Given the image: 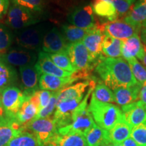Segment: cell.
I'll return each instance as SVG.
<instances>
[{"instance_id":"1","label":"cell","mask_w":146,"mask_h":146,"mask_svg":"<svg viewBox=\"0 0 146 146\" xmlns=\"http://www.w3.org/2000/svg\"><path fill=\"white\" fill-rule=\"evenodd\" d=\"M96 72L103 83L113 91L118 87H131L138 83L129 63L123 58H106L102 55L96 67Z\"/></svg>"},{"instance_id":"2","label":"cell","mask_w":146,"mask_h":146,"mask_svg":"<svg viewBox=\"0 0 146 146\" xmlns=\"http://www.w3.org/2000/svg\"><path fill=\"white\" fill-rule=\"evenodd\" d=\"M88 110L96 125L108 131L125 120L121 108L112 103H103L91 99Z\"/></svg>"},{"instance_id":"3","label":"cell","mask_w":146,"mask_h":146,"mask_svg":"<svg viewBox=\"0 0 146 146\" xmlns=\"http://www.w3.org/2000/svg\"><path fill=\"white\" fill-rule=\"evenodd\" d=\"M43 25H32L27 28L15 31V39L17 44L21 48L41 52L43 39L45 33Z\"/></svg>"},{"instance_id":"4","label":"cell","mask_w":146,"mask_h":146,"mask_svg":"<svg viewBox=\"0 0 146 146\" xmlns=\"http://www.w3.org/2000/svg\"><path fill=\"white\" fill-rule=\"evenodd\" d=\"M39 22L36 14L28 9L12 4L9 8L5 23L15 31L21 30L35 25Z\"/></svg>"},{"instance_id":"5","label":"cell","mask_w":146,"mask_h":146,"mask_svg":"<svg viewBox=\"0 0 146 146\" xmlns=\"http://www.w3.org/2000/svg\"><path fill=\"white\" fill-rule=\"evenodd\" d=\"M66 53L76 71L91 73L96 65L91 61L90 55L86 47L81 42L68 43Z\"/></svg>"},{"instance_id":"6","label":"cell","mask_w":146,"mask_h":146,"mask_svg":"<svg viewBox=\"0 0 146 146\" xmlns=\"http://www.w3.org/2000/svg\"><path fill=\"white\" fill-rule=\"evenodd\" d=\"M23 131L34 133L43 145L58 133V127L54 118H36L21 127Z\"/></svg>"},{"instance_id":"7","label":"cell","mask_w":146,"mask_h":146,"mask_svg":"<svg viewBox=\"0 0 146 146\" xmlns=\"http://www.w3.org/2000/svg\"><path fill=\"white\" fill-rule=\"evenodd\" d=\"M105 22L97 21L95 27L91 29L90 33L84 37L82 43L86 47L90 55L91 61L96 66L102 57V42L104 37Z\"/></svg>"},{"instance_id":"8","label":"cell","mask_w":146,"mask_h":146,"mask_svg":"<svg viewBox=\"0 0 146 146\" xmlns=\"http://www.w3.org/2000/svg\"><path fill=\"white\" fill-rule=\"evenodd\" d=\"M27 99L21 89L17 87L12 86L1 91L0 101L9 116L16 120V114Z\"/></svg>"},{"instance_id":"9","label":"cell","mask_w":146,"mask_h":146,"mask_svg":"<svg viewBox=\"0 0 146 146\" xmlns=\"http://www.w3.org/2000/svg\"><path fill=\"white\" fill-rule=\"evenodd\" d=\"M0 57L12 66L23 67L35 64L37 61L38 54L33 50L18 48L0 54Z\"/></svg>"},{"instance_id":"10","label":"cell","mask_w":146,"mask_h":146,"mask_svg":"<svg viewBox=\"0 0 146 146\" xmlns=\"http://www.w3.org/2000/svg\"><path fill=\"white\" fill-rule=\"evenodd\" d=\"M68 21L72 25L85 29L94 28L97 23L91 5L74 8L68 14Z\"/></svg>"},{"instance_id":"11","label":"cell","mask_w":146,"mask_h":146,"mask_svg":"<svg viewBox=\"0 0 146 146\" xmlns=\"http://www.w3.org/2000/svg\"><path fill=\"white\" fill-rule=\"evenodd\" d=\"M141 27H135L126 23L124 20L113 22H105L104 34L121 41L129 39L135 34H139Z\"/></svg>"},{"instance_id":"12","label":"cell","mask_w":146,"mask_h":146,"mask_svg":"<svg viewBox=\"0 0 146 146\" xmlns=\"http://www.w3.org/2000/svg\"><path fill=\"white\" fill-rule=\"evenodd\" d=\"M84 98L68 100L60 102L56 105L54 119L58 129L66 127L72 122V114Z\"/></svg>"},{"instance_id":"13","label":"cell","mask_w":146,"mask_h":146,"mask_svg":"<svg viewBox=\"0 0 146 146\" xmlns=\"http://www.w3.org/2000/svg\"><path fill=\"white\" fill-rule=\"evenodd\" d=\"M19 72L23 92L29 99L39 89V81L41 74L35 65L20 67Z\"/></svg>"},{"instance_id":"14","label":"cell","mask_w":146,"mask_h":146,"mask_svg":"<svg viewBox=\"0 0 146 146\" xmlns=\"http://www.w3.org/2000/svg\"><path fill=\"white\" fill-rule=\"evenodd\" d=\"M68 43L62 33L54 27L45 33L43 39L41 51L47 54L65 52Z\"/></svg>"},{"instance_id":"15","label":"cell","mask_w":146,"mask_h":146,"mask_svg":"<svg viewBox=\"0 0 146 146\" xmlns=\"http://www.w3.org/2000/svg\"><path fill=\"white\" fill-rule=\"evenodd\" d=\"M125 122L132 128L146 121V105L138 100L121 107Z\"/></svg>"},{"instance_id":"16","label":"cell","mask_w":146,"mask_h":146,"mask_svg":"<svg viewBox=\"0 0 146 146\" xmlns=\"http://www.w3.org/2000/svg\"><path fill=\"white\" fill-rule=\"evenodd\" d=\"M35 66L41 74H47L60 78H66L69 77L72 74L58 67L51 60L49 54L42 51L38 53L37 61Z\"/></svg>"},{"instance_id":"17","label":"cell","mask_w":146,"mask_h":146,"mask_svg":"<svg viewBox=\"0 0 146 146\" xmlns=\"http://www.w3.org/2000/svg\"><path fill=\"white\" fill-rule=\"evenodd\" d=\"M78 81L71 75L69 77L60 78L50 74H42L39 81V88L41 90L50 91L52 92L59 91Z\"/></svg>"},{"instance_id":"18","label":"cell","mask_w":146,"mask_h":146,"mask_svg":"<svg viewBox=\"0 0 146 146\" xmlns=\"http://www.w3.org/2000/svg\"><path fill=\"white\" fill-rule=\"evenodd\" d=\"M45 145L52 146H88L83 134L70 132L66 134L56 133Z\"/></svg>"},{"instance_id":"19","label":"cell","mask_w":146,"mask_h":146,"mask_svg":"<svg viewBox=\"0 0 146 146\" xmlns=\"http://www.w3.org/2000/svg\"><path fill=\"white\" fill-rule=\"evenodd\" d=\"M122 56L127 61L134 58H137L141 61L144 56V46L139 34L134 35L129 39L123 41Z\"/></svg>"},{"instance_id":"20","label":"cell","mask_w":146,"mask_h":146,"mask_svg":"<svg viewBox=\"0 0 146 146\" xmlns=\"http://www.w3.org/2000/svg\"><path fill=\"white\" fill-rule=\"evenodd\" d=\"M141 86V84L138 83L131 87H120L114 89V102L122 107L138 101Z\"/></svg>"},{"instance_id":"21","label":"cell","mask_w":146,"mask_h":146,"mask_svg":"<svg viewBox=\"0 0 146 146\" xmlns=\"http://www.w3.org/2000/svg\"><path fill=\"white\" fill-rule=\"evenodd\" d=\"M90 80L83 82H79L74 85H70L58 91L57 104L66 100L76 99L79 98H84L86 89L89 86Z\"/></svg>"},{"instance_id":"22","label":"cell","mask_w":146,"mask_h":146,"mask_svg":"<svg viewBox=\"0 0 146 146\" xmlns=\"http://www.w3.org/2000/svg\"><path fill=\"white\" fill-rule=\"evenodd\" d=\"M123 20L133 26L141 27L146 21V0H137Z\"/></svg>"},{"instance_id":"23","label":"cell","mask_w":146,"mask_h":146,"mask_svg":"<svg viewBox=\"0 0 146 146\" xmlns=\"http://www.w3.org/2000/svg\"><path fill=\"white\" fill-rule=\"evenodd\" d=\"M18 81L17 71L0 57V93L7 87L14 86Z\"/></svg>"},{"instance_id":"24","label":"cell","mask_w":146,"mask_h":146,"mask_svg":"<svg viewBox=\"0 0 146 146\" xmlns=\"http://www.w3.org/2000/svg\"><path fill=\"white\" fill-rule=\"evenodd\" d=\"M88 146H100L111 141L108 131L96 124L85 135Z\"/></svg>"},{"instance_id":"25","label":"cell","mask_w":146,"mask_h":146,"mask_svg":"<svg viewBox=\"0 0 146 146\" xmlns=\"http://www.w3.org/2000/svg\"><path fill=\"white\" fill-rule=\"evenodd\" d=\"M123 41L106 35L102 42V54L106 58H118L122 56Z\"/></svg>"},{"instance_id":"26","label":"cell","mask_w":146,"mask_h":146,"mask_svg":"<svg viewBox=\"0 0 146 146\" xmlns=\"http://www.w3.org/2000/svg\"><path fill=\"white\" fill-rule=\"evenodd\" d=\"M39 111L36 106L29 101V99H27L16 115V123L21 127L25 125L35 118Z\"/></svg>"},{"instance_id":"27","label":"cell","mask_w":146,"mask_h":146,"mask_svg":"<svg viewBox=\"0 0 146 146\" xmlns=\"http://www.w3.org/2000/svg\"><path fill=\"white\" fill-rule=\"evenodd\" d=\"M92 8L96 15L106 18L107 22H113L118 20L117 12L112 2L98 1L92 3Z\"/></svg>"},{"instance_id":"28","label":"cell","mask_w":146,"mask_h":146,"mask_svg":"<svg viewBox=\"0 0 146 146\" xmlns=\"http://www.w3.org/2000/svg\"><path fill=\"white\" fill-rule=\"evenodd\" d=\"M91 30V29H81L72 25H65L62 27V33L68 43L81 42L84 37L90 33Z\"/></svg>"},{"instance_id":"29","label":"cell","mask_w":146,"mask_h":146,"mask_svg":"<svg viewBox=\"0 0 146 146\" xmlns=\"http://www.w3.org/2000/svg\"><path fill=\"white\" fill-rule=\"evenodd\" d=\"M132 128L125 120L120 122L108 131L111 141L114 144L122 143L127 138L130 137Z\"/></svg>"},{"instance_id":"30","label":"cell","mask_w":146,"mask_h":146,"mask_svg":"<svg viewBox=\"0 0 146 146\" xmlns=\"http://www.w3.org/2000/svg\"><path fill=\"white\" fill-rule=\"evenodd\" d=\"M8 146H44L34 133L29 131H23L12 139Z\"/></svg>"},{"instance_id":"31","label":"cell","mask_w":146,"mask_h":146,"mask_svg":"<svg viewBox=\"0 0 146 146\" xmlns=\"http://www.w3.org/2000/svg\"><path fill=\"white\" fill-rule=\"evenodd\" d=\"M91 99L103 103H112L114 102V93L103 82L99 81L92 91Z\"/></svg>"},{"instance_id":"32","label":"cell","mask_w":146,"mask_h":146,"mask_svg":"<svg viewBox=\"0 0 146 146\" xmlns=\"http://www.w3.org/2000/svg\"><path fill=\"white\" fill-rule=\"evenodd\" d=\"M23 131L17 123L0 126V146H8L11 140Z\"/></svg>"},{"instance_id":"33","label":"cell","mask_w":146,"mask_h":146,"mask_svg":"<svg viewBox=\"0 0 146 146\" xmlns=\"http://www.w3.org/2000/svg\"><path fill=\"white\" fill-rule=\"evenodd\" d=\"M49 56L55 64L62 70L67 72L74 73L76 69L74 68L69 58L66 51L65 52L56 53V54H49Z\"/></svg>"},{"instance_id":"34","label":"cell","mask_w":146,"mask_h":146,"mask_svg":"<svg viewBox=\"0 0 146 146\" xmlns=\"http://www.w3.org/2000/svg\"><path fill=\"white\" fill-rule=\"evenodd\" d=\"M14 36L7 26L0 25V53L7 52L13 43Z\"/></svg>"},{"instance_id":"35","label":"cell","mask_w":146,"mask_h":146,"mask_svg":"<svg viewBox=\"0 0 146 146\" xmlns=\"http://www.w3.org/2000/svg\"><path fill=\"white\" fill-rule=\"evenodd\" d=\"M129 63L131 72L135 80L139 83L143 84L146 81V68L143 66L136 58H131L127 60Z\"/></svg>"},{"instance_id":"36","label":"cell","mask_w":146,"mask_h":146,"mask_svg":"<svg viewBox=\"0 0 146 146\" xmlns=\"http://www.w3.org/2000/svg\"><path fill=\"white\" fill-rule=\"evenodd\" d=\"M13 4L27 8L33 13L41 12L44 8L46 0H12Z\"/></svg>"},{"instance_id":"37","label":"cell","mask_w":146,"mask_h":146,"mask_svg":"<svg viewBox=\"0 0 146 146\" xmlns=\"http://www.w3.org/2000/svg\"><path fill=\"white\" fill-rule=\"evenodd\" d=\"M58 94V91L53 92L52 96L51 97V99L50 100V102L48 103V104L45 108L40 110L34 119H36V118H50V116L54 114L55 110H56V105H57Z\"/></svg>"},{"instance_id":"38","label":"cell","mask_w":146,"mask_h":146,"mask_svg":"<svg viewBox=\"0 0 146 146\" xmlns=\"http://www.w3.org/2000/svg\"><path fill=\"white\" fill-rule=\"evenodd\" d=\"M131 137L138 146H146V121L141 125L133 127Z\"/></svg>"},{"instance_id":"39","label":"cell","mask_w":146,"mask_h":146,"mask_svg":"<svg viewBox=\"0 0 146 146\" xmlns=\"http://www.w3.org/2000/svg\"><path fill=\"white\" fill-rule=\"evenodd\" d=\"M112 3L116 9L118 18H125L133 5V3L128 0H112Z\"/></svg>"},{"instance_id":"40","label":"cell","mask_w":146,"mask_h":146,"mask_svg":"<svg viewBox=\"0 0 146 146\" xmlns=\"http://www.w3.org/2000/svg\"><path fill=\"white\" fill-rule=\"evenodd\" d=\"M37 94L39 98L40 110H41V108H45L48 104V103L50 102V100L51 99V97L52 96L53 92L46 90H38Z\"/></svg>"},{"instance_id":"41","label":"cell","mask_w":146,"mask_h":146,"mask_svg":"<svg viewBox=\"0 0 146 146\" xmlns=\"http://www.w3.org/2000/svg\"><path fill=\"white\" fill-rule=\"evenodd\" d=\"M14 123H16V120L9 116L0 101V126L10 125V124H13Z\"/></svg>"},{"instance_id":"42","label":"cell","mask_w":146,"mask_h":146,"mask_svg":"<svg viewBox=\"0 0 146 146\" xmlns=\"http://www.w3.org/2000/svg\"><path fill=\"white\" fill-rule=\"evenodd\" d=\"M9 6L10 0H0V19L8 14Z\"/></svg>"},{"instance_id":"43","label":"cell","mask_w":146,"mask_h":146,"mask_svg":"<svg viewBox=\"0 0 146 146\" xmlns=\"http://www.w3.org/2000/svg\"><path fill=\"white\" fill-rule=\"evenodd\" d=\"M139 100L146 105V81L141 84L139 94Z\"/></svg>"},{"instance_id":"44","label":"cell","mask_w":146,"mask_h":146,"mask_svg":"<svg viewBox=\"0 0 146 146\" xmlns=\"http://www.w3.org/2000/svg\"><path fill=\"white\" fill-rule=\"evenodd\" d=\"M122 145H123V146H138L137 143H136L135 141L131 137L125 140L122 143Z\"/></svg>"},{"instance_id":"45","label":"cell","mask_w":146,"mask_h":146,"mask_svg":"<svg viewBox=\"0 0 146 146\" xmlns=\"http://www.w3.org/2000/svg\"><path fill=\"white\" fill-rule=\"evenodd\" d=\"M139 33L140 34V39L143 42V45H146V29L142 27Z\"/></svg>"},{"instance_id":"46","label":"cell","mask_w":146,"mask_h":146,"mask_svg":"<svg viewBox=\"0 0 146 146\" xmlns=\"http://www.w3.org/2000/svg\"><path fill=\"white\" fill-rule=\"evenodd\" d=\"M143 46H144V56L143 59L141 60V62H142V64L145 66L146 68V45H143Z\"/></svg>"},{"instance_id":"47","label":"cell","mask_w":146,"mask_h":146,"mask_svg":"<svg viewBox=\"0 0 146 146\" xmlns=\"http://www.w3.org/2000/svg\"><path fill=\"white\" fill-rule=\"evenodd\" d=\"M112 0H93L92 3L98 2V1H109V2H112Z\"/></svg>"},{"instance_id":"48","label":"cell","mask_w":146,"mask_h":146,"mask_svg":"<svg viewBox=\"0 0 146 146\" xmlns=\"http://www.w3.org/2000/svg\"><path fill=\"white\" fill-rule=\"evenodd\" d=\"M100 146H115V145L112 143V142H109V143L103 144V145H102Z\"/></svg>"},{"instance_id":"49","label":"cell","mask_w":146,"mask_h":146,"mask_svg":"<svg viewBox=\"0 0 146 146\" xmlns=\"http://www.w3.org/2000/svg\"><path fill=\"white\" fill-rule=\"evenodd\" d=\"M142 27H144V28L146 29V21L144 22V23H143V25H142Z\"/></svg>"},{"instance_id":"50","label":"cell","mask_w":146,"mask_h":146,"mask_svg":"<svg viewBox=\"0 0 146 146\" xmlns=\"http://www.w3.org/2000/svg\"><path fill=\"white\" fill-rule=\"evenodd\" d=\"M115 146H123L122 143H119V144H114Z\"/></svg>"},{"instance_id":"51","label":"cell","mask_w":146,"mask_h":146,"mask_svg":"<svg viewBox=\"0 0 146 146\" xmlns=\"http://www.w3.org/2000/svg\"><path fill=\"white\" fill-rule=\"evenodd\" d=\"M128 1H131V3H134V2H135V1H136V0H128Z\"/></svg>"},{"instance_id":"52","label":"cell","mask_w":146,"mask_h":146,"mask_svg":"<svg viewBox=\"0 0 146 146\" xmlns=\"http://www.w3.org/2000/svg\"><path fill=\"white\" fill-rule=\"evenodd\" d=\"M45 146H52V145H44Z\"/></svg>"},{"instance_id":"53","label":"cell","mask_w":146,"mask_h":146,"mask_svg":"<svg viewBox=\"0 0 146 146\" xmlns=\"http://www.w3.org/2000/svg\"><path fill=\"white\" fill-rule=\"evenodd\" d=\"M0 98H1V93H0Z\"/></svg>"},{"instance_id":"54","label":"cell","mask_w":146,"mask_h":146,"mask_svg":"<svg viewBox=\"0 0 146 146\" xmlns=\"http://www.w3.org/2000/svg\"><path fill=\"white\" fill-rule=\"evenodd\" d=\"M44 146H45V145H44Z\"/></svg>"}]
</instances>
